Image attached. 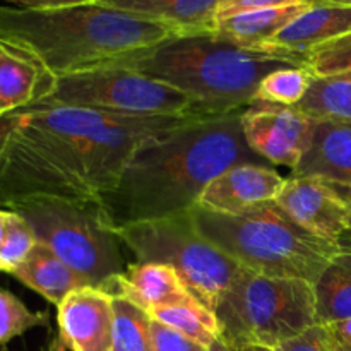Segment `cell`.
<instances>
[{"label":"cell","mask_w":351,"mask_h":351,"mask_svg":"<svg viewBox=\"0 0 351 351\" xmlns=\"http://www.w3.org/2000/svg\"><path fill=\"white\" fill-rule=\"evenodd\" d=\"M123 113L34 105L14 112L0 154V208L29 199L101 206L115 189L105 129Z\"/></svg>","instance_id":"6da1fadb"},{"label":"cell","mask_w":351,"mask_h":351,"mask_svg":"<svg viewBox=\"0 0 351 351\" xmlns=\"http://www.w3.org/2000/svg\"><path fill=\"white\" fill-rule=\"evenodd\" d=\"M245 108L201 119L144 144L101 202L113 228L191 211L223 171L264 165L243 136Z\"/></svg>","instance_id":"7a4b0ae2"},{"label":"cell","mask_w":351,"mask_h":351,"mask_svg":"<svg viewBox=\"0 0 351 351\" xmlns=\"http://www.w3.org/2000/svg\"><path fill=\"white\" fill-rule=\"evenodd\" d=\"M177 34L167 24L99 2L50 9L0 5V41L36 60L55 79L110 67Z\"/></svg>","instance_id":"3957f363"},{"label":"cell","mask_w":351,"mask_h":351,"mask_svg":"<svg viewBox=\"0 0 351 351\" xmlns=\"http://www.w3.org/2000/svg\"><path fill=\"white\" fill-rule=\"evenodd\" d=\"M115 65L167 82L219 113L249 106L271 72L307 67L298 58L239 47L213 33L177 34Z\"/></svg>","instance_id":"277c9868"},{"label":"cell","mask_w":351,"mask_h":351,"mask_svg":"<svg viewBox=\"0 0 351 351\" xmlns=\"http://www.w3.org/2000/svg\"><path fill=\"white\" fill-rule=\"evenodd\" d=\"M204 239L252 273L293 278L314 285L336 256L338 247L298 225L276 201L257 204L237 215L191 209Z\"/></svg>","instance_id":"5b68a950"},{"label":"cell","mask_w":351,"mask_h":351,"mask_svg":"<svg viewBox=\"0 0 351 351\" xmlns=\"http://www.w3.org/2000/svg\"><path fill=\"white\" fill-rule=\"evenodd\" d=\"M215 312L221 338L233 350L243 345L276 348L317 324L314 285L264 276L245 267Z\"/></svg>","instance_id":"8992f818"},{"label":"cell","mask_w":351,"mask_h":351,"mask_svg":"<svg viewBox=\"0 0 351 351\" xmlns=\"http://www.w3.org/2000/svg\"><path fill=\"white\" fill-rule=\"evenodd\" d=\"M115 233L134 254L136 263L171 266L189 291L213 311L218 308L242 269L201 235L191 211L117 226Z\"/></svg>","instance_id":"52a82bcc"},{"label":"cell","mask_w":351,"mask_h":351,"mask_svg":"<svg viewBox=\"0 0 351 351\" xmlns=\"http://www.w3.org/2000/svg\"><path fill=\"white\" fill-rule=\"evenodd\" d=\"M88 287L103 288L125 271L120 239L101 206L29 199L9 206Z\"/></svg>","instance_id":"ba28073f"},{"label":"cell","mask_w":351,"mask_h":351,"mask_svg":"<svg viewBox=\"0 0 351 351\" xmlns=\"http://www.w3.org/2000/svg\"><path fill=\"white\" fill-rule=\"evenodd\" d=\"M36 105L123 115H223L167 82L119 65L57 77L50 95Z\"/></svg>","instance_id":"9c48e42d"},{"label":"cell","mask_w":351,"mask_h":351,"mask_svg":"<svg viewBox=\"0 0 351 351\" xmlns=\"http://www.w3.org/2000/svg\"><path fill=\"white\" fill-rule=\"evenodd\" d=\"M276 202L305 230L351 252V201L328 180L291 175Z\"/></svg>","instance_id":"30bf717a"},{"label":"cell","mask_w":351,"mask_h":351,"mask_svg":"<svg viewBox=\"0 0 351 351\" xmlns=\"http://www.w3.org/2000/svg\"><path fill=\"white\" fill-rule=\"evenodd\" d=\"M317 120L295 106L252 101L242 115V129L250 149L274 165L295 170L311 147Z\"/></svg>","instance_id":"8fae6325"},{"label":"cell","mask_w":351,"mask_h":351,"mask_svg":"<svg viewBox=\"0 0 351 351\" xmlns=\"http://www.w3.org/2000/svg\"><path fill=\"white\" fill-rule=\"evenodd\" d=\"M58 336L72 351L113 350V297L81 287L57 305Z\"/></svg>","instance_id":"7c38bea8"},{"label":"cell","mask_w":351,"mask_h":351,"mask_svg":"<svg viewBox=\"0 0 351 351\" xmlns=\"http://www.w3.org/2000/svg\"><path fill=\"white\" fill-rule=\"evenodd\" d=\"M285 182L287 178L267 165H237L204 189L197 206L215 213L237 215L257 204L276 201Z\"/></svg>","instance_id":"4fadbf2b"},{"label":"cell","mask_w":351,"mask_h":351,"mask_svg":"<svg viewBox=\"0 0 351 351\" xmlns=\"http://www.w3.org/2000/svg\"><path fill=\"white\" fill-rule=\"evenodd\" d=\"M351 33V7L311 3L269 43L257 50L307 60L314 48Z\"/></svg>","instance_id":"5bb4252c"},{"label":"cell","mask_w":351,"mask_h":351,"mask_svg":"<svg viewBox=\"0 0 351 351\" xmlns=\"http://www.w3.org/2000/svg\"><path fill=\"white\" fill-rule=\"evenodd\" d=\"M103 291L113 298L132 302L147 314L194 297L173 267L156 263L130 264Z\"/></svg>","instance_id":"9a60e30c"},{"label":"cell","mask_w":351,"mask_h":351,"mask_svg":"<svg viewBox=\"0 0 351 351\" xmlns=\"http://www.w3.org/2000/svg\"><path fill=\"white\" fill-rule=\"evenodd\" d=\"M291 175L324 178L351 201V123L317 122L311 147Z\"/></svg>","instance_id":"2e32d148"},{"label":"cell","mask_w":351,"mask_h":351,"mask_svg":"<svg viewBox=\"0 0 351 351\" xmlns=\"http://www.w3.org/2000/svg\"><path fill=\"white\" fill-rule=\"evenodd\" d=\"M55 77L36 60L0 41V115L21 112L47 98Z\"/></svg>","instance_id":"e0dca14e"},{"label":"cell","mask_w":351,"mask_h":351,"mask_svg":"<svg viewBox=\"0 0 351 351\" xmlns=\"http://www.w3.org/2000/svg\"><path fill=\"white\" fill-rule=\"evenodd\" d=\"M103 5L156 21L180 34L213 33L223 0H96Z\"/></svg>","instance_id":"ac0fdd59"},{"label":"cell","mask_w":351,"mask_h":351,"mask_svg":"<svg viewBox=\"0 0 351 351\" xmlns=\"http://www.w3.org/2000/svg\"><path fill=\"white\" fill-rule=\"evenodd\" d=\"M311 2L293 5L273 7V9L249 10L218 19L213 34L243 48H261L269 43L280 31H283L293 19H297Z\"/></svg>","instance_id":"d6986e66"},{"label":"cell","mask_w":351,"mask_h":351,"mask_svg":"<svg viewBox=\"0 0 351 351\" xmlns=\"http://www.w3.org/2000/svg\"><path fill=\"white\" fill-rule=\"evenodd\" d=\"M10 276L36 291L48 304L57 307L71 291L88 287L81 276L74 273L57 254L51 252L45 243L38 242L21 266L10 273Z\"/></svg>","instance_id":"ffe728a7"},{"label":"cell","mask_w":351,"mask_h":351,"mask_svg":"<svg viewBox=\"0 0 351 351\" xmlns=\"http://www.w3.org/2000/svg\"><path fill=\"white\" fill-rule=\"evenodd\" d=\"M317 324L351 319V252L336 256L314 283Z\"/></svg>","instance_id":"44dd1931"},{"label":"cell","mask_w":351,"mask_h":351,"mask_svg":"<svg viewBox=\"0 0 351 351\" xmlns=\"http://www.w3.org/2000/svg\"><path fill=\"white\" fill-rule=\"evenodd\" d=\"M295 108L317 122L351 123V71L312 79Z\"/></svg>","instance_id":"7402d4cb"},{"label":"cell","mask_w":351,"mask_h":351,"mask_svg":"<svg viewBox=\"0 0 351 351\" xmlns=\"http://www.w3.org/2000/svg\"><path fill=\"white\" fill-rule=\"evenodd\" d=\"M149 315L208 348L223 335L221 322L216 312L194 297L180 304L156 308Z\"/></svg>","instance_id":"603a6c76"},{"label":"cell","mask_w":351,"mask_h":351,"mask_svg":"<svg viewBox=\"0 0 351 351\" xmlns=\"http://www.w3.org/2000/svg\"><path fill=\"white\" fill-rule=\"evenodd\" d=\"M151 315L125 298H113V350L151 351Z\"/></svg>","instance_id":"cb8c5ba5"},{"label":"cell","mask_w":351,"mask_h":351,"mask_svg":"<svg viewBox=\"0 0 351 351\" xmlns=\"http://www.w3.org/2000/svg\"><path fill=\"white\" fill-rule=\"evenodd\" d=\"M314 75L307 67H287L267 74L257 88L254 101L295 106L304 99Z\"/></svg>","instance_id":"d4e9b609"},{"label":"cell","mask_w":351,"mask_h":351,"mask_svg":"<svg viewBox=\"0 0 351 351\" xmlns=\"http://www.w3.org/2000/svg\"><path fill=\"white\" fill-rule=\"evenodd\" d=\"M48 324L50 314L47 311H29L12 291L0 290V346H7L34 328H48Z\"/></svg>","instance_id":"484cf974"},{"label":"cell","mask_w":351,"mask_h":351,"mask_svg":"<svg viewBox=\"0 0 351 351\" xmlns=\"http://www.w3.org/2000/svg\"><path fill=\"white\" fill-rule=\"evenodd\" d=\"M36 243L38 239L29 223L17 213L9 211L5 235L0 245V273H12L17 266L26 261Z\"/></svg>","instance_id":"4316f807"},{"label":"cell","mask_w":351,"mask_h":351,"mask_svg":"<svg viewBox=\"0 0 351 351\" xmlns=\"http://www.w3.org/2000/svg\"><path fill=\"white\" fill-rule=\"evenodd\" d=\"M305 65L314 77L351 71V33L314 48L307 55Z\"/></svg>","instance_id":"83f0119b"},{"label":"cell","mask_w":351,"mask_h":351,"mask_svg":"<svg viewBox=\"0 0 351 351\" xmlns=\"http://www.w3.org/2000/svg\"><path fill=\"white\" fill-rule=\"evenodd\" d=\"M151 351H209L208 346L180 335L151 317Z\"/></svg>","instance_id":"f1b7e54d"},{"label":"cell","mask_w":351,"mask_h":351,"mask_svg":"<svg viewBox=\"0 0 351 351\" xmlns=\"http://www.w3.org/2000/svg\"><path fill=\"white\" fill-rule=\"evenodd\" d=\"M276 351H338L331 329L326 324H315L302 335L278 345Z\"/></svg>","instance_id":"f546056e"},{"label":"cell","mask_w":351,"mask_h":351,"mask_svg":"<svg viewBox=\"0 0 351 351\" xmlns=\"http://www.w3.org/2000/svg\"><path fill=\"white\" fill-rule=\"evenodd\" d=\"M308 0H223L218 7V16L216 21L223 17L233 16V14L249 12V10L259 9H273V7L293 5V3H304Z\"/></svg>","instance_id":"4dcf8cb0"},{"label":"cell","mask_w":351,"mask_h":351,"mask_svg":"<svg viewBox=\"0 0 351 351\" xmlns=\"http://www.w3.org/2000/svg\"><path fill=\"white\" fill-rule=\"evenodd\" d=\"M329 329H331L338 351H351V319L329 324Z\"/></svg>","instance_id":"1f68e13d"},{"label":"cell","mask_w":351,"mask_h":351,"mask_svg":"<svg viewBox=\"0 0 351 351\" xmlns=\"http://www.w3.org/2000/svg\"><path fill=\"white\" fill-rule=\"evenodd\" d=\"M2 2L14 3L21 9H50V7L72 5V3H81L86 0H2Z\"/></svg>","instance_id":"d6a6232c"},{"label":"cell","mask_w":351,"mask_h":351,"mask_svg":"<svg viewBox=\"0 0 351 351\" xmlns=\"http://www.w3.org/2000/svg\"><path fill=\"white\" fill-rule=\"evenodd\" d=\"M14 125V113H9V115L0 117V154H2L3 146H5V141L9 137L10 129Z\"/></svg>","instance_id":"836d02e7"},{"label":"cell","mask_w":351,"mask_h":351,"mask_svg":"<svg viewBox=\"0 0 351 351\" xmlns=\"http://www.w3.org/2000/svg\"><path fill=\"white\" fill-rule=\"evenodd\" d=\"M209 351H235V350H233L232 346L225 341V339L219 338V339H216L211 346H209Z\"/></svg>","instance_id":"e575fe53"},{"label":"cell","mask_w":351,"mask_h":351,"mask_svg":"<svg viewBox=\"0 0 351 351\" xmlns=\"http://www.w3.org/2000/svg\"><path fill=\"white\" fill-rule=\"evenodd\" d=\"M7 216H9V211L7 209L0 208V245H2L3 235H5V228H7Z\"/></svg>","instance_id":"d590c367"},{"label":"cell","mask_w":351,"mask_h":351,"mask_svg":"<svg viewBox=\"0 0 351 351\" xmlns=\"http://www.w3.org/2000/svg\"><path fill=\"white\" fill-rule=\"evenodd\" d=\"M67 350L69 348H67V346H65V343L62 341L60 336H57V338L51 339L50 346H48V348L45 350V351H67Z\"/></svg>","instance_id":"8d00e7d4"},{"label":"cell","mask_w":351,"mask_h":351,"mask_svg":"<svg viewBox=\"0 0 351 351\" xmlns=\"http://www.w3.org/2000/svg\"><path fill=\"white\" fill-rule=\"evenodd\" d=\"M235 351H276L274 348H269V346H261V345H243L235 348Z\"/></svg>","instance_id":"74e56055"},{"label":"cell","mask_w":351,"mask_h":351,"mask_svg":"<svg viewBox=\"0 0 351 351\" xmlns=\"http://www.w3.org/2000/svg\"><path fill=\"white\" fill-rule=\"evenodd\" d=\"M311 3H329V5H348L351 7V0H308Z\"/></svg>","instance_id":"f35d334b"},{"label":"cell","mask_w":351,"mask_h":351,"mask_svg":"<svg viewBox=\"0 0 351 351\" xmlns=\"http://www.w3.org/2000/svg\"><path fill=\"white\" fill-rule=\"evenodd\" d=\"M86 2H96V0H86Z\"/></svg>","instance_id":"ab89813d"},{"label":"cell","mask_w":351,"mask_h":351,"mask_svg":"<svg viewBox=\"0 0 351 351\" xmlns=\"http://www.w3.org/2000/svg\"><path fill=\"white\" fill-rule=\"evenodd\" d=\"M0 117H2V115H0Z\"/></svg>","instance_id":"60d3db41"}]
</instances>
